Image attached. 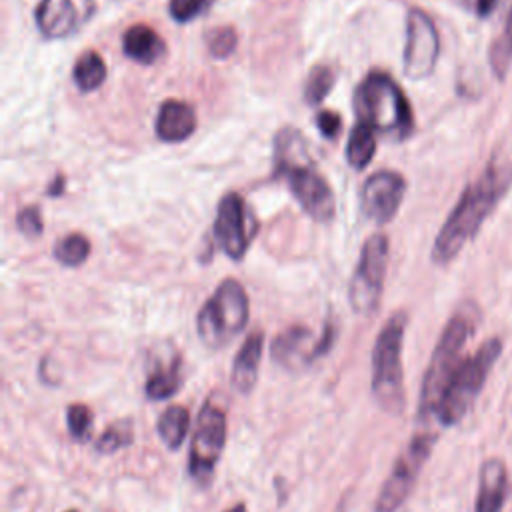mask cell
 Masks as SVG:
<instances>
[{
  "instance_id": "6da1fadb",
  "label": "cell",
  "mask_w": 512,
  "mask_h": 512,
  "mask_svg": "<svg viewBox=\"0 0 512 512\" xmlns=\"http://www.w3.org/2000/svg\"><path fill=\"white\" fill-rule=\"evenodd\" d=\"M512 188V146L492 152L482 172L464 188L432 244V262L448 264L478 234L486 218Z\"/></svg>"
},
{
  "instance_id": "7a4b0ae2",
  "label": "cell",
  "mask_w": 512,
  "mask_h": 512,
  "mask_svg": "<svg viewBox=\"0 0 512 512\" xmlns=\"http://www.w3.org/2000/svg\"><path fill=\"white\" fill-rule=\"evenodd\" d=\"M478 322H480V310L474 302L460 304L458 310L446 322L422 378V388L418 398V424L422 428H430V424L436 420L440 400L456 368L462 362L460 358L462 350L468 338L474 334Z\"/></svg>"
},
{
  "instance_id": "3957f363",
  "label": "cell",
  "mask_w": 512,
  "mask_h": 512,
  "mask_svg": "<svg viewBox=\"0 0 512 512\" xmlns=\"http://www.w3.org/2000/svg\"><path fill=\"white\" fill-rule=\"evenodd\" d=\"M276 172L286 178L292 196L316 222H330L336 212V198L326 178L314 168L302 134L296 128H282L274 138Z\"/></svg>"
},
{
  "instance_id": "277c9868",
  "label": "cell",
  "mask_w": 512,
  "mask_h": 512,
  "mask_svg": "<svg viewBox=\"0 0 512 512\" xmlns=\"http://www.w3.org/2000/svg\"><path fill=\"white\" fill-rule=\"evenodd\" d=\"M354 112L360 124L374 132L404 140L414 130V114L408 96L398 82L382 72H368L354 90Z\"/></svg>"
},
{
  "instance_id": "5b68a950",
  "label": "cell",
  "mask_w": 512,
  "mask_h": 512,
  "mask_svg": "<svg viewBox=\"0 0 512 512\" xmlns=\"http://www.w3.org/2000/svg\"><path fill=\"white\" fill-rule=\"evenodd\" d=\"M408 314L396 310L380 328L372 348V396L378 408L390 416H400L406 408L402 346Z\"/></svg>"
},
{
  "instance_id": "8992f818",
  "label": "cell",
  "mask_w": 512,
  "mask_h": 512,
  "mask_svg": "<svg viewBox=\"0 0 512 512\" xmlns=\"http://www.w3.org/2000/svg\"><path fill=\"white\" fill-rule=\"evenodd\" d=\"M248 316L250 300L244 286L234 278H226L216 286L196 316L198 338L206 348L218 350L244 330Z\"/></svg>"
},
{
  "instance_id": "52a82bcc",
  "label": "cell",
  "mask_w": 512,
  "mask_h": 512,
  "mask_svg": "<svg viewBox=\"0 0 512 512\" xmlns=\"http://www.w3.org/2000/svg\"><path fill=\"white\" fill-rule=\"evenodd\" d=\"M500 354L502 340L494 336L484 340L472 356L460 362L436 412V422L440 426H454L468 414Z\"/></svg>"
},
{
  "instance_id": "ba28073f",
  "label": "cell",
  "mask_w": 512,
  "mask_h": 512,
  "mask_svg": "<svg viewBox=\"0 0 512 512\" xmlns=\"http://www.w3.org/2000/svg\"><path fill=\"white\" fill-rule=\"evenodd\" d=\"M436 440L438 432L434 428H420L410 438L406 448L398 454L386 482L376 496L374 512H396L406 502Z\"/></svg>"
},
{
  "instance_id": "9c48e42d",
  "label": "cell",
  "mask_w": 512,
  "mask_h": 512,
  "mask_svg": "<svg viewBox=\"0 0 512 512\" xmlns=\"http://www.w3.org/2000/svg\"><path fill=\"white\" fill-rule=\"evenodd\" d=\"M388 254L390 242L386 234H372L362 244L360 258L348 286V302L352 310L360 316L374 314L380 304L384 276L388 268Z\"/></svg>"
},
{
  "instance_id": "30bf717a",
  "label": "cell",
  "mask_w": 512,
  "mask_h": 512,
  "mask_svg": "<svg viewBox=\"0 0 512 512\" xmlns=\"http://www.w3.org/2000/svg\"><path fill=\"white\" fill-rule=\"evenodd\" d=\"M226 430V412L212 400H206L196 416V426L188 454V472L192 480L198 482L200 486L210 484V478L216 470V464L226 444Z\"/></svg>"
},
{
  "instance_id": "8fae6325",
  "label": "cell",
  "mask_w": 512,
  "mask_h": 512,
  "mask_svg": "<svg viewBox=\"0 0 512 512\" xmlns=\"http://www.w3.org/2000/svg\"><path fill=\"white\" fill-rule=\"evenodd\" d=\"M440 54V36L434 20L420 8H410L406 16L404 74L412 80L430 76Z\"/></svg>"
},
{
  "instance_id": "7c38bea8",
  "label": "cell",
  "mask_w": 512,
  "mask_h": 512,
  "mask_svg": "<svg viewBox=\"0 0 512 512\" xmlns=\"http://www.w3.org/2000/svg\"><path fill=\"white\" fill-rule=\"evenodd\" d=\"M252 234L254 232L250 228V216L244 198L238 192H226L218 202L214 218V236L220 248L228 258L240 260L250 246Z\"/></svg>"
},
{
  "instance_id": "4fadbf2b",
  "label": "cell",
  "mask_w": 512,
  "mask_h": 512,
  "mask_svg": "<svg viewBox=\"0 0 512 512\" xmlns=\"http://www.w3.org/2000/svg\"><path fill=\"white\" fill-rule=\"evenodd\" d=\"M406 194V180L394 170H378L366 178L360 190L362 214L374 224H388Z\"/></svg>"
},
{
  "instance_id": "5bb4252c",
  "label": "cell",
  "mask_w": 512,
  "mask_h": 512,
  "mask_svg": "<svg viewBox=\"0 0 512 512\" xmlns=\"http://www.w3.org/2000/svg\"><path fill=\"white\" fill-rule=\"evenodd\" d=\"M316 338L310 328L302 324H292L276 334V338L270 344V356L276 364H280L286 370L302 368L314 362V350H316Z\"/></svg>"
},
{
  "instance_id": "9a60e30c",
  "label": "cell",
  "mask_w": 512,
  "mask_h": 512,
  "mask_svg": "<svg viewBox=\"0 0 512 512\" xmlns=\"http://www.w3.org/2000/svg\"><path fill=\"white\" fill-rule=\"evenodd\" d=\"M508 472L500 458H488L480 466L474 512H500L506 500Z\"/></svg>"
},
{
  "instance_id": "2e32d148",
  "label": "cell",
  "mask_w": 512,
  "mask_h": 512,
  "mask_svg": "<svg viewBox=\"0 0 512 512\" xmlns=\"http://www.w3.org/2000/svg\"><path fill=\"white\" fill-rule=\"evenodd\" d=\"M156 136L162 142H182L196 130V110L184 100H164L160 104L156 124Z\"/></svg>"
},
{
  "instance_id": "e0dca14e",
  "label": "cell",
  "mask_w": 512,
  "mask_h": 512,
  "mask_svg": "<svg viewBox=\"0 0 512 512\" xmlns=\"http://www.w3.org/2000/svg\"><path fill=\"white\" fill-rule=\"evenodd\" d=\"M262 350H264V332L262 330L250 332L232 362L230 378H232V386L236 392L250 394L252 388L256 386Z\"/></svg>"
},
{
  "instance_id": "ac0fdd59",
  "label": "cell",
  "mask_w": 512,
  "mask_h": 512,
  "mask_svg": "<svg viewBox=\"0 0 512 512\" xmlns=\"http://www.w3.org/2000/svg\"><path fill=\"white\" fill-rule=\"evenodd\" d=\"M36 26L44 38H66L78 24V12L72 0H40L34 12Z\"/></svg>"
},
{
  "instance_id": "d6986e66",
  "label": "cell",
  "mask_w": 512,
  "mask_h": 512,
  "mask_svg": "<svg viewBox=\"0 0 512 512\" xmlns=\"http://www.w3.org/2000/svg\"><path fill=\"white\" fill-rule=\"evenodd\" d=\"M122 50L130 60L148 66L164 56L166 46L154 28L148 24H134L122 36Z\"/></svg>"
},
{
  "instance_id": "ffe728a7",
  "label": "cell",
  "mask_w": 512,
  "mask_h": 512,
  "mask_svg": "<svg viewBox=\"0 0 512 512\" xmlns=\"http://www.w3.org/2000/svg\"><path fill=\"white\" fill-rule=\"evenodd\" d=\"M184 382V366L182 358L174 354L168 362H160L154 366V370L148 374L144 392L150 400H166L172 398Z\"/></svg>"
},
{
  "instance_id": "44dd1931",
  "label": "cell",
  "mask_w": 512,
  "mask_h": 512,
  "mask_svg": "<svg viewBox=\"0 0 512 512\" xmlns=\"http://www.w3.org/2000/svg\"><path fill=\"white\" fill-rule=\"evenodd\" d=\"M188 428H190V412L186 406H180V404L168 406L156 422L158 436L168 450H178L182 446L188 434Z\"/></svg>"
},
{
  "instance_id": "7402d4cb",
  "label": "cell",
  "mask_w": 512,
  "mask_h": 512,
  "mask_svg": "<svg viewBox=\"0 0 512 512\" xmlns=\"http://www.w3.org/2000/svg\"><path fill=\"white\" fill-rule=\"evenodd\" d=\"M106 62L102 60V56L94 50H86L78 56L74 70H72V78L74 84L78 86V90L82 92H92L96 88H100L106 80Z\"/></svg>"
},
{
  "instance_id": "603a6c76",
  "label": "cell",
  "mask_w": 512,
  "mask_h": 512,
  "mask_svg": "<svg viewBox=\"0 0 512 512\" xmlns=\"http://www.w3.org/2000/svg\"><path fill=\"white\" fill-rule=\"evenodd\" d=\"M376 152V134L366 124H356L346 142V162L354 170H364Z\"/></svg>"
},
{
  "instance_id": "cb8c5ba5",
  "label": "cell",
  "mask_w": 512,
  "mask_h": 512,
  "mask_svg": "<svg viewBox=\"0 0 512 512\" xmlns=\"http://www.w3.org/2000/svg\"><path fill=\"white\" fill-rule=\"evenodd\" d=\"M488 62L496 80L502 82L512 66V8L508 10L504 26L488 50Z\"/></svg>"
},
{
  "instance_id": "d4e9b609",
  "label": "cell",
  "mask_w": 512,
  "mask_h": 512,
  "mask_svg": "<svg viewBox=\"0 0 512 512\" xmlns=\"http://www.w3.org/2000/svg\"><path fill=\"white\" fill-rule=\"evenodd\" d=\"M90 248H92L90 240L84 234L74 232L58 240L54 248V256L64 266H80L90 256Z\"/></svg>"
},
{
  "instance_id": "484cf974",
  "label": "cell",
  "mask_w": 512,
  "mask_h": 512,
  "mask_svg": "<svg viewBox=\"0 0 512 512\" xmlns=\"http://www.w3.org/2000/svg\"><path fill=\"white\" fill-rule=\"evenodd\" d=\"M334 70L326 64H318L310 70L308 78H306V84H304V100L310 104V106H316L320 104L332 90L334 86Z\"/></svg>"
},
{
  "instance_id": "4316f807",
  "label": "cell",
  "mask_w": 512,
  "mask_h": 512,
  "mask_svg": "<svg viewBox=\"0 0 512 512\" xmlns=\"http://www.w3.org/2000/svg\"><path fill=\"white\" fill-rule=\"evenodd\" d=\"M132 422L130 420H116L114 424L106 426V430L96 440V452L112 454L132 444Z\"/></svg>"
},
{
  "instance_id": "83f0119b",
  "label": "cell",
  "mask_w": 512,
  "mask_h": 512,
  "mask_svg": "<svg viewBox=\"0 0 512 512\" xmlns=\"http://www.w3.org/2000/svg\"><path fill=\"white\" fill-rule=\"evenodd\" d=\"M92 424H94V414H92L90 406L76 402L66 408V426L74 440L86 442L90 438Z\"/></svg>"
},
{
  "instance_id": "f1b7e54d",
  "label": "cell",
  "mask_w": 512,
  "mask_h": 512,
  "mask_svg": "<svg viewBox=\"0 0 512 512\" xmlns=\"http://www.w3.org/2000/svg\"><path fill=\"white\" fill-rule=\"evenodd\" d=\"M206 44L214 58H228L238 46V34L232 26H218L206 34Z\"/></svg>"
},
{
  "instance_id": "f546056e",
  "label": "cell",
  "mask_w": 512,
  "mask_h": 512,
  "mask_svg": "<svg viewBox=\"0 0 512 512\" xmlns=\"http://www.w3.org/2000/svg\"><path fill=\"white\" fill-rule=\"evenodd\" d=\"M212 2L214 0H170L168 10L176 22L184 24L204 14L212 6Z\"/></svg>"
},
{
  "instance_id": "4dcf8cb0",
  "label": "cell",
  "mask_w": 512,
  "mask_h": 512,
  "mask_svg": "<svg viewBox=\"0 0 512 512\" xmlns=\"http://www.w3.org/2000/svg\"><path fill=\"white\" fill-rule=\"evenodd\" d=\"M16 224L20 228L22 234L26 236H40L42 234V214H40V208L38 206H26L18 212L16 216Z\"/></svg>"
},
{
  "instance_id": "1f68e13d",
  "label": "cell",
  "mask_w": 512,
  "mask_h": 512,
  "mask_svg": "<svg viewBox=\"0 0 512 512\" xmlns=\"http://www.w3.org/2000/svg\"><path fill=\"white\" fill-rule=\"evenodd\" d=\"M316 126H318V130H320L328 140H332V138L338 136V132H340V128H342V120H340V116H338L336 112H332V110H322V112L316 116Z\"/></svg>"
},
{
  "instance_id": "d6a6232c",
  "label": "cell",
  "mask_w": 512,
  "mask_h": 512,
  "mask_svg": "<svg viewBox=\"0 0 512 512\" xmlns=\"http://www.w3.org/2000/svg\"><path fill=\"white\" fill-rule=\"evenodd\" d=\"M496 2L498 0H474V10H476V14L480 18H486V16H490L494 12Z\"/></svg>"
},
{
  "instance_id": "836d02e7",
  "label": "cell",
  "mask_w": 512,
  "mask_h": 512,
  "mask_svg": "<svg viewBox=\"0 0 512 512\" xmlns=\"http://www.w3.org/2000/svg\"><path fill=\"white\" fill-rule=\"evenodd\" d=\"M52 184H54V186L48 188V194H50V196L62 194V190H64V178H62V176H56V180H54Z\"/></svg>"
},
{
  "instance_id": "e575fe53",
  "label": "cell",
  "mask_w": 512,
  "mask_h": 512,
  "mask_svg": "<svg viewBox=\"0 0 512 512\" xmlns=\"http://www.w3.org/2000/svg\"><path fill=\"white\" fill-rule=\"evenodd\" d=\"M224 512H248V508H246V504H244V502H238V504L230 506V508H228V510H224Z\"/></svg>"
},
{
  "instance_id": "d590c367",
  "label": "cell",
  "mask_w": 512,
  "mask_h": 512,
  "mask_svg": "<svg viewBox=\"0 0 512 512\" xmlns=\"http://www.w3.org/2000/svg\"><path fill=\"white\" fill-rule=\"evenodd\" d=\"M66 512H78V510H66Z\"/></svg>"
}]
</instances>
